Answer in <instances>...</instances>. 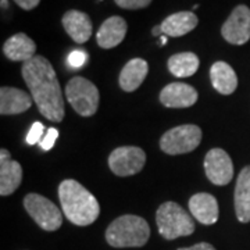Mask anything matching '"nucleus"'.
<instances>
[{"label": "nucleus", "mask_w": 250, "mask_h": 250, "mask_svg": "<svg viewBox=\"0 0 250 250\" xmlns=\"http://www.w3.org/2000/svg\"><path fill=\"white\" fill-rule=\"evenodd\" d=\"M22 78L31 96L42 116L62 123L64 118V102L60 83L52 64L42 56H35L22 65Z\"/></svg>", "instance_id": "1"}, {"label": "nucleus", "mask_w": 250, "mask_h": 250, "mask_svg": "<svg viewBox=\"0 0 250 250\" xmlns=\"http://www.w3.org/2000/svg\"><path fill=\"white\" fill-rule=\"evenodd\" d=\"M62 213L78 227H88L98 220L100 206L96 197L75 179H65L59 187Z\"/></svg>", "instance_id": "2"}, {"label": "nucleus", "mask_w": 250, "mask_h": 250, "mask_svg": "<svg viewBox=\"0 0 250 250\" xmlns=\"http://www.w3.org/2000/svg\"><path fill=\"white\" fill-rule=\"evenodd\" d=\"M150 238V227L147 221L134 214L118 217L106 229V241L110 246L123 248H142Z\"/></svg>", "instance_id": "3"}, {"label": "nucleus", "mask_w": 250, "mask_h": 250, "mask_svg": "<svg viewBox=\"0 0 250 250\" xmlns=\"http://www.w3.org/2000/svg\"><path fill=\"white\" fill-rule=\"evenodd\" d=\"M156 223L160 235L167 241L195 232V221L192 215L175 202H166L157 208Z\"/></svg>", "instance_id": "4"}, {"label": "nucleus", "mask_w": 250, "mask_h": 250, "mask_svg": "<svg viewBox=\"0 0 250 250\" xmlns=\"http://www.w3.org/2000/svg\"><path fill=\"white\" fill-rule=\"evenodd\" d=\"M65 98L72 108L82 117L93 116L99 107V89L95 83L82 77H74L65 86Z\"/></svg>", "instance_id": "5"}, {"label": "nucleus", "mask_w": 250, "mask_h": 250, "mask_svg": "<svg viewBox=\"0 0 250 250\" xmlns=\"http://www.w3.org/2000/svg\"><path fill=\"white\" fill-rule=\"evenodd\" d=\"M202 129L193 124L175 126L161 136V150L171 156L184 154L195 150L202 142Z\"/></svg>", "instance_id": "6"}, {"label": "nucleus", "mask_w": 250, "mask_h": 250, "mask_svg": "<svg viewBox=\"0 0 250 250\" xmlns=\"http://www.w3.org/2000/svg\"><path fill=\"white\" fill-rule=\"evenodd\" d=\"M24 207L31 218L45 231H57L62 224V211L53 202L38 193H29L24 199Z\"/></svg>", "instance_id": "7"}, {"label": "nucleus", "mask_w": 250, "mask_h": 250, "mask_svg": "<svg viewBox=\"0 0 250 250\" xmlns=\"http://www.w3.org/2000/svg\"><path fill=\"white\" fill-rule=\"evenodd\" d=\"M146 153L136 146H121L108 156V167L118 177L135 175L143 170Z\"/></svg>", "instance_id": "8"}, {"label": "nucleus", "mask_w": 250, "mask_h": 250, "mask_svg": "<svg viewBox=\"0 0 250 250\" xmlns=\"http://www.w3.org/2000/svg\"><path fill=\"white\" fill-rule=\"evenodd\" d=\"M221 35L231 45H245L250 39V9L245 4L235 7L224 22Z\"/></svg>", "instance_id": "9"}, {"label": "nucleus", "mask_w": 250, "mask_h": 250, "mask_svg": "<svg viewBox=\"0 0 250 250\" xmlns=\"http://www.w3.org/2000/svg\"><path fill=\"white\" fill-rule=\"evenodd\" d=\"M205 171L207 178L214 185L224 187L233 178V164L229 154L223 149H211L205 157Z\"/></svg>", "instance_id": "10"}, {"label": "nucleus", "mask_w": 250, "mask_h": 250, "mask_svg": "<svg viewBox=\"0 0 250 250\" xmlns=\"http://www.w3.org/2000/svg\"><path fill=\"white\" fill-rule=\"evenodd\" d=\"M163 106L170 108H187L197 102V90L184 82H172L160 93Z\"/></svg>", "instance_id": "11"}, {"label": "nucleus", "mask_w": 250, "mask_h": 250, "mask_svg": "<svg viewBox=\"0 0 250 250\" xmlns=\"http://www.w3.org/2000/svg\"><path fill=\"white\" fill-rule=\"evenodd\" d=\"M22 181V167L18 161L11 160L9 150H0V195L9 196L17 190Z\"/></svg>", "instance_id": "12"}, {"label": "nucleus", "mask_w": 250, "mask_h": 250, "mask_svg": "<svg viewBox=\"0 0 250 250\" xmlns=\"http://www.w3.org/2000/svg\"><path fill=\"white\" fill-rule=\"evenodd\" d=\"M189 211L200 224L213 225L218 221V202L210 193H196L189 199Z\"/></svg>", "instance_id": "13"}, {"label": "nucleus", "mask_w": 250, "mask_h": 250, "mask_svg": "<svg viewBox=\"0 0 250 250\" xmlns=\"http://www.w3.org/2000/svg\"><path fill=\"white\" fill-rule=\"evenodd\" d=\"M62 27L72 41L77 43L88 42L92 36V29H93L89 16L78 10H70L64 14Z\"/></svg>", "instance_id": "14"}, {"label": "nucleus", "mask_w": 250, "mask_h": 250, "mask_svg": "<svg viewBox=\"0 0 250 250\" xmlns=\"http://www.w3.org/2000/svg\"><path fill=\"white\" fill-rule=\"evenodd\" d=\"M126 29H128V25H126V22L123 17L114 16V17L107 18L100 25L98 34H96L98 45L102 49L116 47L124 41L125 35H126Z\"/></svg>", "instance_id": "15"}, {"label": "nucleus", "mask_w": 250, "mask_h": 250, "mask_svg": "<svg viewBox=\"0 0 250 250\" xmlns=\"http://www.w3.org/2000/svg\"><path fill=\"white\" fill-rule=\"evenodd\" d=\"M32 102L34 99L27 92L17 88L3 86L0 89V114H21L32 106Z\"/></svg>", "instance_id": "16"}, {"label": "nucleus", "mask_w": 250, "mask_h": 250, "mask_svg": "<svg viewBox=\"0 0 250 250\" xmlns=\"http://www.w3.org/2000/svg\"><path fill=\"white\" fill-rule=\"evenodd\" d=\"M235 213L241 223L250 221V166L239 172L235 187Z\"/></svg>", "instance_id": "17"}, {"label": "nucleus", "mask_w": 250, "mask_h": 250, "mask_svg": "<svg viewBox=\"0 0 250 250\" xmlns=\"http://www.w3.org/2000/svg\"><path fill=\"white\" fill-rule=\"evenodd\" d=\"M35 42L25 34H16L9 38L3 45V53L11 62H28L35 57Z\"/></svg>", "instance_id": "18"}, {"label": "nucleus", "mask_w": 250, "mask_h": 250, "mask_svg": "<svg viewBox=\"0 0 250 250\" xmlns=\"http://www.w3.org/2000/svg\"><path fill=\"white\" fill-rule=\"evenodd\" d=\"M149 71V64L143 59H132L120 72V86L125 92H134L143 83Z\"/></svg>", "instance_id": "19"}, {"label": "nucleus", "mask_w": 250, "mask_h": 250, "mask_svg": "<svg viewBox=\"0 0 250 250\" xmlns=\"http://www.w3.org/2000/svg\"><path fill=\"white\" fill-rule=\"evenodd\" d=\"M196 14L192 11H179L175 14H171L161 22V29H163V35L172 36V38H178L189 34L190 31H193L197 27Z\"/></svg>", "instance_id": "20"}, {"label": "nucleus", "mask_w": 250, "mask_h": 250, "mask_svg": "<svg viewBox=\"0 0 250 250\" xmlns=\"http://www.w3.org/2000/svg\"><path fill=\"white\" fill-rule=\"evenodd\" d=\"M211 85L221 95H231L236 90L238 77L233 68L224 62H217L210 68Z\"/></svg>", "instance_id": "21"}, {"label": "nucleus", "mask_w": 250, "mask_h": 250, "mask_svg": "<svg viewBox=\"0 0 250 250\" xmlns=\"http://www.w3.org/2000/svg\"><path fill=\"white\" fill-rule=\"evenodd\" d=\"M199 57L195 53L184 52L171 56L168 59V70L177 78H187L195 75L199 70Z\"/></svg>", "instance_id": "22"}, {"label": "nucleus", "mask_w": 250, "mask_h": 250, "mask_svg": "<svg viewBox=\"0 0 250 250\" xmlns=\"http://www.w3.org/2000/svg\"><path fill=\"white\" fill-rule=\"evenodd\" d=\"M45 125L42 123H34L32 128L29 129V132L27 135V142L28 145H36V143H41L42 138L45 136Z\"/></svg>", "instance_id": "23"}, {"label": "nucleus", "mask_w": 250, "mask_h": 250, "mask_svg": "<svg viewBox=\"0 0 250 250\" xmlns=\"http://www.w3.org/2000/svg\"><path fill=\"white\" fill-rule=\"evenodd\" d=\"M117 6L126 10H139L147 7L152 0H114Z\"/></svg>", "instance_id": "24"}, {"label": "nucleus", "mask_w": 250, "mask_h": 250, "mask_svg": "<svg viewBox=\"0 0 250 250\" xmlns=\"http://www.w3.org/2000/svg\"><path fill=\"white\" fill-rule=\"evenodd\" d=\"M57 138H59V131L56 129V128H49L47 131H46V135L42 138V141H41V146H42V149L43 150H50V149H53L54 143L57 141Z\"/></svg>", "instance_id": "25"}, {"label": "nucleus", "mask_w": 250, "mask_h": 250, "mask_svg": "<svg viewBox=\"0 0 250 250\" xmlns=\"http://www.w3.org/2000/svg\"><path fill=\"white\" fill-rule=\"evenodd\" d=\"M86 59H88V54L82 50H74L68 56V64L71 65L72 68H80L82 67L85 62H86Z\"/></svg>", "instance_id": "26"}, {"label": "nucleus", "mask_w": 250, "mask_h": 250, "mask_svg": "<svg viewBox=\"0 0 250 250\" xmlns=\"http://www.w3.org/2000/svg\"><path fill=\"white\" fill-rule=\"evenodd\" d=\"M14 1L17 3L21 9L32 10V9H35L36 6L39 4V1H41V0H14Z\"/></svg>", "instance_id": "27"}, {"label": "nucleus", "mask_w": 250, "mask_h": 250, "mask_svg": "<svg viewBox=\"0 0 250 250\" xmlns=\"http://www.w3.org/2000/svg\"><path fill=\"white\" fill-rule=\"evenodd\" d=\"M178 250H217L213 246V245H210V243H207V242H200V243H196V245H193V246H189V248H181Z\"/></svg>", "instance_id": "28"}, {"label": "nucleus", "mask_w": 250, "mask_h": 250, "mask_svg": "<svg viewBox=\"0 0 250 250\" xmlns=\"http://www.w3.org/2000/svg\"><path fill=\"white\" fill-rule=\"evenodd\" d=\"M161 34H163L161 25H157V27L153 28V35H154V36H161Z\"/></svg>", "instance_id": "29"}, {"label": "nucleus", "mask_w": 250, "mask_h": 250, "mask_svg": "<svg viewBox=\"0 0 250 250\" xmlns=\"http://www.w3.org/2000/svg\"><path fill=\"white\" fill-rule=\"evenodd\" d=\"M167 38H168V36L161 35V36H160V42H159V43H160L161 46H163V45H166V43H167Z\"/></svg>", "instance_id": "30"}, {"label": "nucleus", "mask_w": 250, "mask_h": 250, "mask_svg": "<svg viewBox=\"0 0 250 250\" xmlns=\"http://www.w3.org/2000/svg\"><path fill=\"white\" fill-rule=\"evenodd\" d=\"M1 7H7V0H1Z\"/></svg>", "instance_id": "31"}]
</instances>
